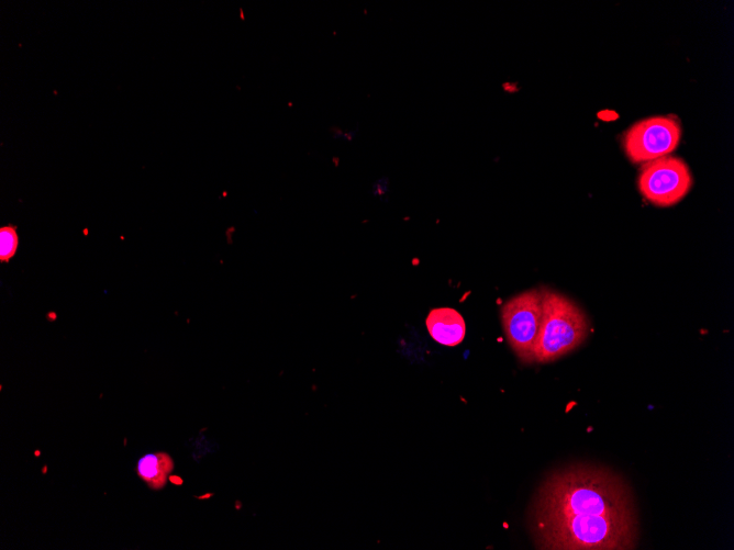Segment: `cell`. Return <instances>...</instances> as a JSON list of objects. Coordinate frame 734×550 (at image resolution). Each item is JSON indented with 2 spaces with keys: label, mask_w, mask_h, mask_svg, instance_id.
I'll return each instance as SVG.
<instances>
[{
  "label": "cell",
  "mask_w": 734,
  "mask_h": 550,
  "mask_svg": "<svg viewBox=\"0 0 734 550\" xmlns=\"http://www.w3.org/2000/svg\"><path fill=\"white\" fill-rule=\"evenodd\" d=\"M537 549L631 550L638 541L632 490L616 472L575 463L550 473L529 513Z\"/></svg>",
  "instance_id": "obj_1"
},
{
  "label": "cell",
  "mask_w": 734,
  "mask_h": 550,
  "mask_svg": "<svg viewBox=\"0 0 734 550\" xmlns=\"http://www.w3.org/2000/svg\"><path fill=\"white\" fill-rule=\"evenodd\" d=\"M589 333L585 312L570 299L543 289V315L533 362L548 363L579 347Z\"/></svg>",
  "instance_id": "obj_2"
},
{
  "label": "cell",
  "mask_w": 734,
  "mask_h": 550,
  "mask_svg": "<svg viewBox=\"0 0 734 550\" xmlns=\"http://www.w3.org/2000/svg\"><path fill=\"white\" fill-rule=\"evenodd\" d=\"M543 315V289L513 295L500 308L505 339L523 363H533V350Z\"/></svg>",
  "instance_id": "obj_3"
},
{
  "label": "cell",
  "mask_w": 734,
  "mask_h": 550,
  "mask_svg": "<svg viewBox=\"0 0 734 550\" xmlns=\"http://www.w3.org/2000/svg\"><path fill=\"white\" fill-rule=\"evenodd\" d=\"M692 184L693 178L686 161L671 155L643 164L637 177L642 197L659 207L679 203Z\"/></svg>",
  "instance_id": "obj_4"
},
{
  "label": "cell",
  "mask_w": 734,
  "mask_h": 550,
  "mask_svg": "<svg viewBox=\"0 0 734 550\" xmlns=\"http://www.w3.org/2000/svg\"><path fill=\"white\" fill-rule=\"evenodd\" d=\"M681 135V124L676 116H649L623 133L622 146L631 162L643 165L675 151Z\"/></svg>",
  "instance_id": "obj_5"
},
{
  "label": "cell",
  "mask_w": 734,
  "mask_h": 550,
  "mask_svg": "<svg viewBox=\"0 0 734 550\" xmlns=\"http://www.w3.org/2000/svg\"><path fill=\"white\" fill-rule=\"evenodd\" d=\"M430 336L447 347L459 345L466 334V324L460 313L451 307H437L430 311L426 321Z\"/></svg>",
  "instance_id": "obj_6"
},
{
  "label": "cell",
  "mask_w": 734,
  "mask_h": 550,
  "mask_svg": "<svg viewBox=\"0 0 734 550\" xmlns=\"http://www.w3.org/2000/svg\"><path fill=\"white\" fill-rule=\"evenodd\" d=\"M171 469L173 460L163 452L146 454L137 463V474L152 489L163 487Z\"/></svg>",
  "instance_id": "obj_7"
},
{
  "label": "cell",
  "mask_w": 734,
  "mask_h": 550,
  "mask_svg": "<svg viewBox=\"0 0 734 550\" xmlns=\"http://www.w3.org/2000/svg\"><path fill=\"white\" fill-rule=\"evenodd\" d=\"M19 235L16 226L9 224L0 228V261L9 262L16 254Z\"/></svg>",
  "instance_id": "obj_8"
}]
</instances>
